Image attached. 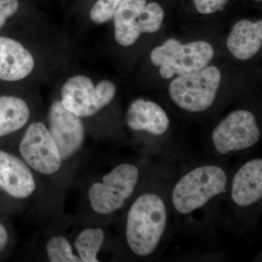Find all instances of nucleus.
<instances>
[{"instance_id":"obj_21","label":"nucleus","mask_w":262,"mask_h":262,"mask_svg":"<svg viewBox=\"0 0 262 262\" xmlns=\"http://www.w3.org/2000/svg\"><path fill=\"white\" fill-rule=\"evenodd\" d=\"M198 13L211 15L221 11L228 4L229 0H193Z\"/></svg>"},{"instance_id":"obj_3","label":"nucleus","mask_w":262,"mask_h":262,"mask_svg":"<svg viewBox=\"0 0 262 262\" xmlns=\"http://www.w3.org/2000/svg\"><path fill=\"white\" fill-rule=\"evenodd\" d=\"M227 176L216 165H203L185 174L176 184L172 201L176 210L188 214L204 206L212 198L226 192Z\"/></svg>"},{"instance_id":"obj_20","label":"nucleus","mask_w":262,"mask_h":262,"mask_svg":"<svg viewBox=\"0 0 262 262\" xmlns=\"http://www.w3.org/2000/svg\"><path fill=\"white\" fill-rule=\"evenodd\" d=\"M122 0H97L90 12V18L94 23L102 24L113 19Z\"/></svg>"},{"instance_id":"obj_6","label":"nucleus","mask_w":262,"mask_h":262,"mask_svg":"<svg viewBox=\"0 0 262 262\" xmlns=\"http://www.w3.org/2000/svg\"><path fill=\"white\" fill-rule=\"evenodd\" d=\"M116 86L110 80H102L96 86L84 75L71 77L61 89V103L77 116H94L113 101Z\"/></svg>"},{"instance_id":"obj_23","label":"nucleus","mask_w":262,"mask_h":262,"mask_svg":"<svg viewBox=\"0 0 262 262\" xmlns=\"http://www.w3.org/2000/svg\"><path fill=\"white\" fill-rule=\"evenodd\" d=\"M9 241V234L6 227L0 223V252L6 248Z\"/></svg>"},{"instance_id":"obj_22","label":"nucleus","mask_w":262,"mask_h":262,"mask_svg":"<svg viewBox=\"0 0 262 262\" xmlns=\"http://www.w3.org/2000/svg\"><path fill=\"white\" fill-rule=\"evenodd\" d=\"M19 8L18 0H0V28L7 19L16 13Z\"/></svg>"},{"instance_id":"obj_11","label":"nucleus","mask_w":262,"mask_h":262,"mask_svg":"<svg viewBox=\"0 0 262 262\" xmlns=\"http://www.w3.org/2000/svg\"><path fill=\"white\" fill-rule=\"evenodd\" d=\"M34 67V58L27 48L14 39L0 37V80H23L32 73Z\"/></svg>"},{"instance_id":"obj_17","label":"nucleus","mask_w":262,"mask_h":262,"mask_svg":"<svg viewBox=\"0 0 262 262\" xmlns=\"http://www.w3.org/2000/svg\"><path fill=\"white\" fill-rule=\"evenodd\" d=\"M105 233L98 227L84 229L76 237L75 246L81 262H98V254L104 243Z\"/></svg>"},{"instance_id":"obj_14","label":"nucleus","mask_w":262,"mask_h":262,"mask_svg":"<svg viewBox=\"0 0 262 262\" xmlns=\"http://www.w3.org/2000/svg\"><path fill=\"white\" fill-rule=\"evenodd\" d=\"M262 20L243 19L234 24L227 37V46L234 58L242 61L251 59L261 50Z\"/></svg>"},{"instance_id":"obj_12","label":"nucleus","mask_w":262,"mask_h":262,"mask_svg":"<svg viewBox=\"0 0 262 262\" xmlns=\"http://www.w3.org/2000/svg\"><path fill=\"white\" fill-rule=\"evenodd\" d=\"M231 196L239 207L253 206L262 196V160H250L239 168L234 176Z\"/></svg>"},{"instance_id":"obj_16","label":"nucleus","mask_w":262,"mask_h":262,"mask_svg":"<svg viewBox=\"0 0 262 262\" xmlns=\"http://www.w3.org/2000/svg\"><path fill=\"white\" fill-rule=\"evenodd\" d=\"M30 117L28 104L21 98L0 96V138L23 128Z\"/></svg>"},{"instance_id":"obj_5","label":"nucleus","mask_w":262,"mask_h":262,"mask_svg":"<svg viewBox=\"0 0 262 262\" xmlns=\"http://www.w3.org/2000/svg\"><path fill=\"white\" fill-rule=\"evenodd\" d=\"M139 179L136 165L122 163L103 176L101 182L90 187L88 198L93 211L98 214L115 213L132 196Z\"/></svg>"},{"instance_id":"obj_8","label":"nucleus","mask_w":262,"mask_h":262,"mask_svg":"<svg viewBox=\"0 0 262 262\" xmlns=\"http://www.w3.org/2000/svg\"><path fill=\"white\" fill-rule=\"evenodd\" d=\"M261 137L256 117L248 110L229 114L215 127L212 141L216 151L222 155L252 147Z\"/></svg>"},{"instance_id":"obj_4","label":"nucleus","mask_w":262,"mask_h":262,"mask_svg":"<svg viewBox=\"0 0 262 262\" xmlns=\"http://www.w3.org/2000/svg\"><path fill=\"white\" fill-rule=\"evenodd\" d=\"M222 82V73L218 67L205 68L179 76L169 85V95L179 108L189 113H202L214 102Z\"/></svg>"},{"instance_id":"obj_13","label":"nucleus","mask_w":262,"mask_h":262,"mask_svg":"<svg viewBox=\"0 0 262 262\" xmlns=\"http://www.w3.org/2000/svg\"><path fill=\"white\" fill-rule=\"evenodd\" d=\"M126 119L131 130L146 131L155 136L163 135L170 125V120L165 110L149 100L137 99L131 103Z\"/></svg>"},{"instance_id":"obj_10","label":"nucleus","mask_w":262,"mask_h":262,"mask_svg":"<svg viewBox=\"0 0 262 262\" xmlns=\"http://www.w3.org/2000/svg\"><path fill=\"white\" fill-rule=\"evenodd\" d=\"M36 189L33 170L20 157L0 150V189L14 199L25 200Z\"/></svg>"},{"instance_id":"obj_9","label":"nucleus","mask_w":262,"mask_h":262,"mask_svg":"<svg viewBox=\"0 0 262 262\" xmlns=\"http://www.w3.org/2000/svg\"><path fill=\"white\" fill-rule=\"evenodd\" d=\"M48 130L63 161L80 151L84 141V127L80 117L67 110L61 101L52 103L48 113Z\"/></svg>"},{"instance_id":"obj_18","label":"nucleus","mask_w":262,"mask_h":262,"mask_svg":"<svg viewBox=\"0 0 262 262\" xmlns=\"http://www.w3.org/2000/svg\"><path fill=\"white\" fill-rule=\"evenodd\" d=\"M165 18V10L163 6L156 2L146 5L136 22V29L139 35L152 34L161 28Z\"/></svg>"},{"instance_id":"obj_15","label":"nucleus","mask_w":262,"mask_h":262,"mask_svg":"<svg viewBox=\"0 0 262 262\" xmlns=\"http://www.w3.org/2000/svg\"><path fill=\"white\" fill-rule=\"evenodd\" d=\"M147 4V0H122L114 15L115 36L123 47L132 46L140 35L136 29L139 15Z\"/></svg>"},{"instance_id":"obj_1","label":"nucleus","mask_w":262,"mask_h":262,"mask_svg":"<svg viewBox=\"0 0 262 262\" xmlns=\"http://www.w3.org/2000/svg\"><path fill=\"white\" fill-rule=\"evenodd\" d=\"M166 206L155 193L141 194L127 213L125 237L131 251L147 256L158 248L167 225Z\"/></svg>"},{"instance_id":"obj_7","label":"nucleus","mask_w":262,"mask_h":262,"mask_svg":"<svg viewBox=\"0 0 262 262\" xmlns=\"http://www.w3.org/2000/svg\"><path fill=\"white\" fill-rule=\"evenodd\" d=\"M20 158L36 173L53 175L61 168L59 150L48 127L42 122L29 125L18 146Z\"/></svg>"},{"instance_id":"obj_24","label":"nucleus","mask_w":262,"mask_h":262,"mask_svg":"<svg viewBox=\"0 0 262 262\" xmlns=\"http://www.w3.org/2000/svg\"><path fill=\"white\" fill-rule=\"evenodd\" d=\"M254 1H256V2H261V0H254Z\"/></svg>"},{"instance_id":"obj_2","label":"nucleus","mask_w":262,"mask_h":262,"mask_svg":"<svg viewBox=\"0 0 262 262\" xmlns=\"http://www.w3.org/2000/svg\"><path fill=\"white\" fill-rule=\"evenodd\" d=\"M213 57L214 49L206 41L182 44L175 38L167 39L150 53L151 63L165 80L198 72L209 65Z\"/></svg>"},{"instance_id":"obj_19","label":"nucleus","mask_w":262,"mask_h":262,"mask_svg":"<svg viewBox=\"0 0 262 262\" xmlns=\"http://www.w3.org/2000/svg\"><path fill=\"white\" fill-rule=\"evenodd\" d=\"M48 259L51 262H81L73 251L69 239L63 235L50 237L46 246Z\"/></svg>"}]
</instances>
